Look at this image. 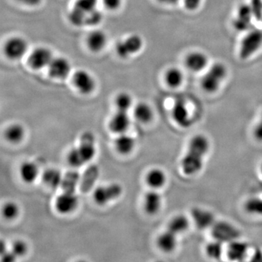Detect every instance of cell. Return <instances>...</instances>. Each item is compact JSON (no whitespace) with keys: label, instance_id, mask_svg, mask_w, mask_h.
I'll return each instance as SVG.
<instances>
[{"label":"cell","instance_id":"cell-36","mask_svg":"<svg viewBox=\"0 0 262 262\" xmlns=\"http://www.w3.org/2000/svg\"><path fill=\"white\" fill-rule=\"evenodd\" d=\"M103 18V13L98 8L93 10L87 15L85 18V26L96 27L101 23Z\"/></svg>","mask_w":262,"mask_h":262},{"label":"cell","instance_id":"cell-4","mask_svg":"<svg viewBox=\"0 0 262 262\" xmlns=\"http://www.w3.org/2000/svg\"><path fill=\"white\" fill-rule=\"evenodd\" d=\"M98 0H77L69 13L68 18L77 27L85 26V18L91 11L97 8Z\"/></svg>","mask_w":262,"mask_h":262},{"label":"cell","instance_id":"cell-22","mask_svg":"<svg viewBox=\"0 0 262 262\" xmlns=\"http://www.w3.org/2000/svg\"><path fill=\"white\" fill-rule=\"evenodd\" d=\"M177 237L178 235L167 229L166 231H165L158 237V247L164 252H172L177 248V242H178Z\"/></svg>","mask_w":262,"mask_h":262},{"label":"cell","instance_id":"cell-1","mask_svg":"<svg viewBox=\"0 0 262 262\" xmlns=\"http://www.w3.org/2000/svg\"><path fill=\"white\" fill-rule=\"evenodd\" d=\"M209 149L210 141L206 136L198 134L193 136L181 162L183 173L189 177L200 173Z\"/></svg>","mask_w":262,"mask_h":262},{"label":"cell","instance_id":"cell-6","mask_svg":"<svg viewBox=\"0 0 262 262\" xmlns=\"http://www.w3.org/2000/svg\"><path fill=\"white\" fill-rule=\"evenodd\" d=\"M144 47V39L139 34H131L117 43L116 53L120 58H127L139 53Z\"/></svg>","mask_w":262,"mask_h":262},{"label":"cell","instance_id":"cell-33","mask_svg":"<svg viewBox=\"0 0 262 262\" xmlns=\"http://www.w3.org/2000/svg\"><path fill=\"white\" fill-rule=\"evenodd\" d=\"M224 244L218 241H211L207 244L206 253L208 257L212 259L219 260L222 257L224 253Z\"/></svg>","mask_w":262,"mask_h":262},{"label":"cell","instance_id":"cell-45","mask_svg":"<svg viewBox=\"0 0 262 262\" xmlns=\"http://www.w3.org/2000/svg\"><path fill=\"white\" fill-rule=\"evenodd\" d=\"M18 3L29 7H36L42 3V0H17Z\"/></svg>","mask_w":262,"mask_h":262},{"label":"cell","instance_id":"cell-17","mask_svg":"<svg viewBox=\"0 0 262 262\" xmlns=\"http://www.w3.org/2000/svg\"><path fill=\"white\" fill-rule=\"evenodd\" d=\"M78 205V198L75 192H63L56 198V208L62 214H68L75 211Z\"/></svg>","mask_w":262,"mask_h":262},{"label":"cell","instance_id":"cell-42","mask_svg":"<svg viewBox=\"0 0 262 262\" xmlns=\"http://www.w3.org/2000/svg\"><path fill=\"white\" fill-rule=\"evenodd\" d=\"M203 0H183L184 8L189 11H194L201 6Z\"/></svg>","mask_w":262,"mask_h":262},{"label":"cell","instance_id":"cell-16","mask_svg":"<svg viewBox=\"0 0 262 262\" xmlns=\"http://www.w3.org/2000/svg\"><path fill=\"white\" fill-rule=\"evenodd\" d=\"M84 163H89L96 155V149L95 146V138L92 133L84 132L81 136L80 143L77 147Z\"/></svg>","mask_w":262,"mask_h":262},{"label":"cell","instance_id":"cell-29","mask_svg":"<svg viewBox=\"0 0 262 262\" xmlns=\"http://www.w3.org/2000/svg\"><path fill=\"white\" fill-rule=\"evenodd\" d=\"M80 182V174L77 171H70L63 177L61 187L63 192H75L76 187Z\"/></svg>","mask_w":262,"mask_h":262},{"label":"cell","instance_id":"cell-47","mask_svg":"<svg viewBox=\"0 0 262 262\" xmlns=\"http://www.w3.org/2000/svg\"><path fill=\"white\" fill-rule=\"evenodd\" d=\"M158 1L161 3V4L171 6V5L178 4L181 0H158Z\"/></svg>","mask_w":262,"mask_h":262},{"label":"cell","instance_id":"cell-9","mask_svg":"<svg viewBox=\"0 0 262 262\" xmlns=\"http://www.w3.org/2000/svg\"><path fill=\"white\" fill-rule=\"evenodd\" d=\"M72 82L75 89L84 95L91 94L96 87V81L94 76L84 70H79L74 73Z\"/></svg>","mask_w":262,"mask_h":262},{"label":"cell","instance_id":"cell-20","mask_svg":"<svg viewBox=\"0 0 262 262\" xmlns=\"http://www.w3.org/2000/svg\"><path fill=\"white\" fill-rule=\"evenodd\" d=\"M248 246L243 241L236 239L228 244L227 256L231 261H242L248 256Z\"/></svg>","mask_w":262,"mask_h":262},{"label":"cell","instance_id":"cell-39","mask_svg":"<svg viewBox=\"0 0 262 262\" xmlns=\"http://www.w3.org/2000/svg\"><path fill=\"white\" fill-rule=\"evenodd\" d=\"M249 5L254 18L262 19V0H251Z\"/></svg>","mask_w":262,"mask_h":262},{"label":"cell","instance_id":"cell-27","mask_svg":"<svg viewBox=\"0 0 262 262\" xmlns=\"http://www.w3.org/2000/svg\"><path fill=\"white\" fill-rule=\"evenodd\" d=\"M134 116L138 121L148 123L152 120L154 113L148 103L141 102L138 103L134 108Z\"/></svg>","mask_w":262,"mask_h":262},{"label":"cell","instance_id":"cell-7","mask_svg":"<svg viewBox=\"0 0 262 262\" xmlns=\"http://www.w3.org/2000/svg\"><path fill=\"white\" fill-rule=\"evenodd\" d=\"M29 45L24 38L15 36L9 38L5 43L4 53L7 58L16 61L27 53Z\"/></svg>","mask_w":262,"mask_h":262},{"label":"cell","instance_id":"cell-37","mask_svg":"<svg viewBox=\"0 0 262 262\" xmlns=\"http://www.w3.org/2000/svg\"><path fill=\"white\" fill-rule=\"evenodd\" d=\"M67 159H68L69 163L72 166L75 167V168H78V167L82 166L84 164H85L77 148H74V149L70 150Z\"/></svg>","mask_w":262,"mask_h":262},{"label":"cell","instance_id":"cell-14","mask_svg":"<svg viewBox=\"0 0 262 262\" xmlns=\"http://www.w3.org/2000/svg\"><path fill=\"white\" fill-rule=\"evenodd\" d=\"M172 117L174 122L180 126L187 128L190 127L192 124V119L190 113L187 107V103L183 100H178L176 101L172 108Z\"/></svg>","mask_w":262,"mask_h":262},{"label":"cell","instance_id":"cell-19","mask_svg":"<svg viewBox=\"0 0 262 262\" xmlns=\"http://www.w3.org/2000/svg\"><path fill=\"white\" fill-rule=\"evenodd\" d=\"M130 125V119L126 112L119 111L113 115L108 123L110 130L117 134H125Z\"/></svg>","mask_w":262,"mask_h":262},{"label":"cell","instance_id":"cell-32","mask_svg":"<svg viewBox=\"0 0 262 262\" xmlns=\"http://www.w3.org/2000/svg\"><path fill=\"white\" fill-rule=\"evenodd\" d=\"M24 129L19 124H13L7 128L5 137L12 143H18L23 139Z\"/></svg>","mask_w":262,"mask_h":262},{"label":"cell","instance_id":"cell-41","mask_svg":"<svg viewBox=\"0 0 262 262\" xmlns=\"http://www.w3.org/2000/svg\"><path fill=\"white\" fill-rule=\"evenodd\" d=\"M105 8L111 11H115L122 6V0H101Z\"/></svg>","mask_w":262,"mask_h":262},{"label":"cell","instance_id":"cell-15","mask_svg":"<svg viewBox=\"0 0 262 262\" xmlns=\"http://www.w3.org/2000/svg\"><path fill=\"white\" fill-rule=\"evenodd\" d=\"M191 215L194 225L200 229L211 228L215 222L214 215L212 212L199 207L192 209Z\"/></svg>","mask_w":262,"mask_h":262},{"label":"cell","instance_id":"cell-8","mask_svg":"<svg viewBox=\"0 0 262 262\" xmlns=\"http://www.w3.org/2000/svg\"><path fill=\"white\" fill-rule=\"evenodd\" d=\"M54 58L51 49L45 46L35 48L31 52L28 58V64L32 70H40L48 68Z\"/></svg>","mask_w":262,"mask_h":262},{"label":"cell","instance_id":"cell-34","mask_svg":"<svg viewBox=\"0 0 262 262\" xmlns=\"http://www.w3.org/2000/svg\"><path fill=\"white\" fill-rule=\"evenodd\" d=\"M245 210L249 214L262 216V198H251L245 203Z\"/></svg>","mask_w":262,"mask_h":262},{"label":"cell","instance_id":"cell-26","mask_svg":"<svg viewBox=\"0 0 262 262\" xmlns=\"http://www.w3.org/2000/svg\"><path fill=\"white\" fill-rule=\"evenodd\" d=\"M189 225L190 222L187 216L184 215H177L169 222L168 229L177 235H179L184 233L189 229Z\"/></svg>","mask_w":262,"mask_h":262},{"label":"cell","instance_id":"cell-23","mask_svg":"<svg viewBox=\"0 0 262 262\" xmlns=\"http://www.w3.org/2000/svg\"><path fill=\"white\" fill-rule=\"evenodd\" d=\"M99 177V168L97 165H92L87 168L80 181V189L83 192H87L92 189Z\"/></svg>","mask_w":262,"mask_h":262},{"label":"cell","instance_id":"cell-11","mask_svg":"<svg viewBox=\"0 0 262 262\" xmlns=\"http://www.w3.org/2000/svg\"><path fill=\"white\" fill-rule=\"evenodd\" d=\"M50 77L56 80H65L72 71L70 61L64 57H54L48 67Z\"/></svg>","mask_w":262,"mask_h":262},{"label":"cell","instance_id":"cell-5","mask_svg":"<svg viewBox=\"0 0 262 262\" xmlns=\"http://www.w3.org/2000/svg\"><path fill=\"white\" fill-rule=\"evenodd\" d=\"M211 229L213 239L222 244H229L238 239L241 236V232L235 226L225 221L215 222Z\"/></svg>","mask_w":262,"mask_h":262},{"label":"cell","instance_id":"cell-44","mask_svg":"<svg viewBox=\"0 0 262 262\" xmlns=\"http://www.w3.org/2000/svg\"><path fill=\"white\" fill-rule=\"evenodd\" d=\"M16 257L17 256L12 251H10V252H7L6 251V252L2 254V260L3 261L13 262L16 259Z\"/></svg>","mask_w":262,"mask_h":262},{"label":"cell","instance_id":"cell-10","mask_svg":"<svg viewBox=\"0 0 262 262\" xmlns=\"http://www.w3.org/2000/svg\"><path fill=\"white\" fill-rule=\"evenodd\" d=\"M184 63L189 72L198 73L207 70L209 64V58L204 52L193 51L186 55Z\"/></svg>","mask_w":262,"mask_h":262},{"label":"cell","instance_id":"cell-3","mask_svg":"<svg viewBox=\"0 0 262 262\" xmlns=\"http://www.w3.org/2000/svg\"><path fill=\"white\" fill-rule=\"evenodd\" d=\"M262 48V31L249 29L239 43L238 54L241 59L248 60Z\"/></svg>","mask_w":262,"mask_h":262},{"label":"cell","instance_id":"cell-25","mask_svg":"<svg viewBox=\"0 0 262 262\" xmlns=\"http://www.w3.org/2000/svg\"><path fill=\"white\" fill-rule=\"evenodd\" d=\"M146 182L152 189H160L165 186L167 182L166 174L160 168H154L150 170L146 175Z\"/></svg>","mask_w":262,"mask_h":262},{"label":"cell","instance_id":"cell-46","mask_svg":"<svg viewBox=\"0 0 262 262\" xmlns=\"http://www.w3.org/2000/svg\"><path fill=\"white\" fill-rule=\"evenodd\" d=\"M251 261L255 262L262 261V251L261 250H256L252 255Z\"/></svg>","mask_w":262,"mask_h":262},{"label":"cell","instance_id":"cell-35","mask_svg":"<svg viewBox=\"0 0 262 262\" xmlns=\"http://www.w3.org/2000/svg\"><path fill=\"white\" fill-rule=\"evenodd\" d=\"M115 105L119 111L128 112L132 107L133 98L128 93L122 92L117 95L115 98Z\"/></svg>","mask_w":262,"mask_h":262},{"label":"cell","instance_id":"cell-48","mask_svg":"<svg viewBox=\"0 0 262 262\" xmlns=\"http://www.w3.org/2000/svg\"><path fill=\"white\" fill-rule=\"evenodd\" d=\"M260 171H261V176H262V163H261V167H260Z\"/></svg>","mask_w":262,"mask_h":262},{"label":"cell","instance_id":"cell-18","mask_svg":"<svg viewBox=\"0 0 262 262\" xmlns=\"http://www.w3.org/2000/svg\"><path fill=\"white\" fill-rule=\"evenodd\" d=\"M107 42V35L101 29H95L90 32L86 39L87 47L94 53L102 51L106 48Z\"/></svg>","mask_w":262,"mask_h":262},{"label":"cell","instance_id":"cell-24","mask_svg":"<svg viewBox=\"0 0 262 262\" xmlns=\"http://www.w3.org/2000/svg\"><path fill=\"white\" fill-rule=\"evenodd\" d=\"M162 196L156 191H149L144 196V206L146 213L150 215L156 214L162 206Z\"/></svg>","mask_w":262,"mask_h":262},{"label":"cell","instance_id":"cell-30","mask_svg":"<svg viewBox=\"0 0 262 262\" xmlns=\"http://www.w3.org/2000/svg\"><path fill=\"white\" fill-rule=\"evenodd\" d=\"M39 170L37 165L33 163H24L22 164L20 168V175L24 182L27 183H32L37 178Z\"/></svg>","mask_w":262,"mask_h":262},{"label":"cell","instance_id":"cell-31","mask_svg":"<svg viewBox=\"0 0 262 262\" xmlns=\"http://www.w3.org/2000/svg\"><path fill=\"white\" fill-rule=\"evenodd\" d=\"M42 179L44 182L49 187L56 188L61 186L63 177L59 170L51 168L44 172Z\"/></svg>","mask_w":262,"mask_h":262},{"label":"cell","instance_id":"cell-13","mask_svg":"<svg viewBox=\"0 0 262 262\" xmlns=\"http://www.w3.org/2000/svg\"><path fill=\"white\" fill-rule=\"evenodd\" d=\"M253 18H254V17L250 5H239L233 20L234 29L239 32H247L251 29Z\"/></svg>","mask_w":262,"mask_h":262},{"label":"cell","instance_id":"cell-43","mask_svg":"<svg viewBox=\"0 0 262 262\" xmlns=\"http://www.w3.org/2000/svg\"><path fill=\"white\" fill-rule=\"evenodd\" d=\"M253 134L256 141L262 142V113L257 124L253 129Z\"/></svg>","mask_w":262,"mask_h":262},{"label":"cell","instance_id":"cell-28","mask_svg":"<svg viewBox=\"0 0 262 262\" xmlns=\"http://www.w3.org/2000/svg\"><path fill=\"white\" fill-rule=\"evenodd\" d=\"M115 145L119 152L122 155H127L134 149L135 140L134 138L126 134H120L115 140Z\"/></svg>","mask_w":262,"mask_h":262},{"label":"cell","instance_id":"cell-40","mask_svg":"<svg viewBox=\"0 0 262 262\" xmlns=\"http://www.w3.org/2000/svg\"><path fill=\"white\" fill-rule=\"evenodd\" d=\"M11 251L16 256H24L27 251V244L22 241H15L13 245Z\"/></svg>","mask_w":262,"mask_h":262},{"label":"cell","instance_id":"cell-12","mask_svg":"<svg viewBox=\"0 0 262 262\" xmlns=\"http://www.w3.org/2000/svg\"><path fill=\"white\" fill-rule=\"evenodd\" d=\"M122 188L120 184H110L107 186H101L96 188L94 196L95 201L98 205H105L108 202L114 201L121 195Z\"/></svg>","mask_w":262,"mask_h":262},{"label":"cell","instance_id":"cell-2","mask_svg":"<svg viewBox=\"0 0 262 262\" xmlns=\"http://www.w3.org/2000/svg\"><path fill=\"white\" fill-rule=\"evenodd\" d=\"M228 75L227 66L222 62H216L208 67L201 77V89L207 94L217 92Z\"/></svg>","mask_w":262,"mask_h":262},{"label":"cell","instance_id":"cell-38","mask_svg":"<svg viewBox=\"0 0 262 262\" xmlns=\"http://www.w3.org/2000/svg\"><path fill=\"white\" fill-rule=\"evenodd\" d=\"M18 207L14 203H5L3 208V214L7 220H13L18 214Z\"/></svg>","mask_w":262,"mask_h":262},{"label":"cell","instance_id":"cell-21","mask_svg":"<svg viewBox=\"0 0 262 262\" xmlns=\"http://www.w3.org/2000/svg\"><path fill=\"white\" fill-rule=\"evenodd\" d=\"M164 81L170 89H179L184 83V72L178 67H170L164 74Z\"/></svg>","mask_w":262,"mask_h":262}]
</instances>
